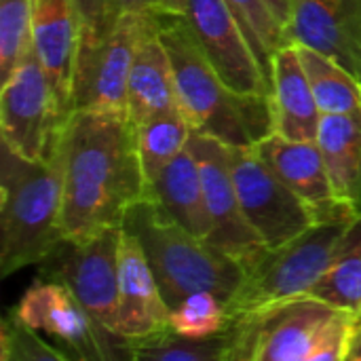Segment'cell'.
<instances>
[{"label":"cell","instance_id":"cell-13","mask_svg":"<svg viewBox=\"0 0 361 361\" xmlns=\"http://www.w3.org/2000/svg\"><path fill=\"white\" fill-rule=\"evenodd\" d=\"M338 313L315 298H298L252 324L228 328L239 338V361H305Z\"/></svg>","mask_w":361,"mask_h":361},{"label":"cell","instance_id":"cell-33","mask_svg":"<svg viewBox=\"0 0 361 361\" xmlns=\"http://www.w3.org/2000/svg\"><path fill=\"white\" fill-rule=\"evenodd\" d=\"M264 2L271 8V13L277 19V23L281 25V30H283L286 27V21H288V15H290V0H264Z\"/></svg>","mask_w":361,"mask_h":361},{"label":"cell","instance_id":"cell-23","mask_svg":"<svg viewBox=\"0 0 361 361\" xmlns=\"http://www.w3.org/2000/svg\"><path fill=\"white\" fill-rule=\"evenodd\" d=\"M296 49L322 114L361 112V80L355 74L315 49Z\"/></svg>","mask_w":361,"mask_h":361},{"label":"cell","instance_id":"cell-10","mask_svg":"<svg viewBox=\"0 0 361 361\" xmlns=\"http://www.w3.org/2000/svg\"><path fill=\"white\" fill-rule=\"evenodd\" d=\"M146 15L150 13L121 15L99 42L78 49L70 114L80 110L127 114L129 76Z\"/></svg>","mask_w":361,"mask_h":361},{"label":"cell","instance_id":"cell-8","mask_svg":"<svg viewBox=\"0 0 361 361\" xmlns=\"http://www.w3.org/2000/svg\"><path fill=\"white\" fill-rule=\"evenodd\" d=\"M123 228L63 239L40 264L38 277L66 288L95 319L116 332Z\"/></svg>","mask_w":361,"mask_h":361},{"label":"cell","instance_id":"cell-31","mask_svg":"<svg viewBox=\"0 0 361 361\" xmlns=\"http://www.w3.org/2000/svg\"><path fill=\"white\" fill-rule=\"evenodd\" d=\"M360 315H353L349 311H341L334 324L328 328L324 338L317 343V347L311 351V355L305 361H345L349 353L353 328Z\"/></svg>","mask_w":361,"mask_h":361},{"label":"cell","instance_id":"cell-17","mask_svg":"<svg viewBox=\"0 0 361 361\" xmlns=\"http://www.w3.org/2000/svg\"><path fill=\"white\" fill-rule=\"evenodd\" d=\"M80 47V21L72 0H34L32 49L70 114L72 82Z\"/></svg>","mask_w":361,"mask_h":361},{"label":"cell","instance_id":"cell-9","mask_svg":"<svg viewBox=\"0 0 361 361\" xmlns=\"http://www.w3.org/2000/svg\"><path fill=\"white\" fill-rule=\"evenodd\" d=\"M231 171L250 228L269 247H281L319 224V216L264 163L254 146H231Z\"/></svg>","mask_w":361,"mask_h":361},{"label":"cell","instance_id":"cell-1","mask_svg":"<svg viewBox=\"0 0 361 361\" xmlns=\"http://www.w3.org/2000/svg\"><path fill=\"white\" fill-rule=\"evenodd\" d=\"M63 235L85 239L123 228L148 197V184L127 114L72 112L63 135Z\"/></svg>","mask_w":361,"mask_h":361},{"label":"cell","instance_id":"cell-32","mask_svg":"<svg viewBox=\"0 0 361 361\" xmlns=\"http://www.w3.org/2000/svg\"><path fill=\"white\" fill-rule=\"evenodd\" d=\"M112 15L118 19L121 15H144V13H157L159 0H110Z\"/></svg>","mask_w":361,"mask_h":361},{"label":"cell","instance_id":"cell-5","mask_svg":"<svg viewBox=\"0 0 361 361\" xmlns=\"http://www.w3.org/2000/svg\"><path fill=\"white\" fill-rule=\"evenodd\" d=\"M355 218L319 222L281 247H267L245 271L241 288L226 305L231 326L252 324L281 305L307 298L326 275L341 239Z\"/></svg>","mask_w":361,"mask_h":361},{"label":"cell","instance_id":"cell-28","mask_svg":"<svg viewBox=\"0 0 361 361\" xmlns=\"http://www.w3.org/2000/svg\"><path fill=\"white\" fill-rule=\"evenodd\" d=\"M32 11L34 0H0V78L32 49Z\"/></svg>","mask_w":361,"mask_h":361},{"label":"cell","instance_id":"cell-19","mask_svg":"<svg viewBox=\"0 0 361 361\" xmlns=\"http://www.w3.org/2000/svg\"><path fill=\"white\" fill-rule=\"evenodd\" d=\"M167 110H180L176 99L173 70L159 34L157 13H150L144 19L135 59L131 66L127 116L131 123H140Z\"/></svg>","mask_w":361,"mask_h":361},{"label":"cell","instance_id":"cell-20","mask_svg":"<svg viewBox=\"0 0 361 361\" xmlns=\"http://www.w3.org/2000/svg\"><path fill=\"white\" fill-rule=\"evenodd\" d=\"M154 201L173 222L186 228L190 235L199 239H209L212 220L205 203L203 182L199 173V165L186 148L178 154L152 184H148V197Z\"/></svg>","mask_w":361,"mask_h":361},{"label":"cell","instance_id":"cell-35","mask_svg":"<svg viewBox=\"0 0 361 361\" xmlns=\"http://www.w3.org/2000/svg\"><path fill=\"white\" fill-rule=\"evenodd\" d=\"M188 6V0H159V11L157 13H167V15H184Z\"/></svg>","mask_w":361,"mask_h":361},{"label":"cell","instance_id":"cell-26","mask_svg":"<svg viewBox=\"0 0 361 361\" xmlns=\"http://www.w3.org/2000/svg\"><path fill=\"white\" fill-rule=\"evenodd\" d=\"M231 326L226 305L212 292H197L171 309L169 330L184 338L205 341L226 332Z\"/></svg>","mask_w":361,"mask_h":361},{"label":"cell","instance_id":"cell-18","mask_svg":"<svg viewBox=\"0 0 361 361\" xmlns=\"http://www.w3.org/2000/svg\"><path fill=\"white\" fill-rule=\"evenodd\" d=\"M273 133L296 142H315L322 112L300 63L296 44L288 42L271 59Z\"/></svg>","mask_w":361,"mask_h":361},{"label":"cell","instance_id":"cell-3","mask_svg":"<svg viewBox=\"0 0 361 361\" xmlns=\"http://www.w3.org/2000/svg\"><path fill=\"white\" fill-rule=\"evenodd\" d=\"M63 235V152L27 161L0 152V277L38 267Z\"/></svg>","mask_w":361,"mask_h":361},{"label":"cell","instance_id":"cell-2","mask_svg":"<svg viewBox=\"0 0 361 361\" xmlns=\"http://www.w3.org/2000/svg\"><path fill=\"white\" fill-rule=\"evenodd\" d=\"M157 23L171 61L178 108L192 133L233 148L254 146L273 133L271 99L235 95L197 44L184 15L157 13Z\"/></svg>","mask_w":361,"mask_h":361},{"label":"cell","instance_id":"cell-34","mask_svg":"<svg viewBox=\"0 0 361 361\" xmlns=\"http://www.w3.org/2000/svg\"><path fill=\"white\" fill-rule=\"evenodd\" d=\"M345 361H361V315L355 322L351 345H349V353H347V360Z\"/></svg>","mask_w":361,"mask_h":361},{"label":"cell","instance_id":"cell-22","mask_svg":"<svg viewBox=\"0 0 361 361\" xmlns=\"http://www.w3.org/2000/svg\"><path fill=\"white\" fill-rule=\"evenodd\" d=\"M307 298L361 315V214L341 239L332 264Z\"/></svg>","mask_w":361,"mask_h":361},{"label":"cell","instance_id":"cell-14","mask_svg":"<svg viewBox=\"0 0 361 361\" xmlns=\"http://www.w3.org/2000/svg\"><path fill=\"white\" fill-rule=\"evenodd\" d=\"M286 42L315 49L361 80V0H290Z\"/></svg>","mask_w":361,"mask_h":361},{"label":"cell","instance_id":"cell-4","mask_svg":"<svg viewBox=\"0 0 361 361\" xmlns=\"http://www.w3.org/2000/svg\"><path fill=\"white\" fill-rule=\"evenodd\" d=\"M123 228L140 241L171 309L197 292H212L228 305L245 279L239 262L209 241L190 235L150 199L127 214Z\"/></svg>","mask_w":361,"mask_h":361},{"label":"cell","instance_id":"cell-11","mask_svg":"<svg viewBox=\"0 0 361 361\" xmlns=\"http://www.w3.org/2000/svg\"><path fill=\"white\" fill-rule=\"evenodd\" d=\"M184 19L214 70L235 95L271 99L269 76L224 0H188Z\"/></svg>","mask_w":361,"mask_h":361},{"label":"cell","instance_id":"cell-29","mask_svg":"<svg viewBox=\"0 0 361 361\" xmlns=\"http://www.w3.org/2000/svg\"><path fill=\"white\" fill-rule=\"evenodd\" d=\"M0 361H68L47 338L21 324L11 311L0 324Z\"/></svg>","mask_w":361,"mask_h":361},{"label":"cell","instance_id":"cell-6","mask_svg":"<svg viewBox=\"0 0 361 361\" xmlns=\"http://www.w3.org/2000/svg\"><path fill=\"white\" fill-rule=\"evenodd\" d=\"M70 114L40 66L34 49L2 80L0 137L2 146L27 161H47L59 146Z\"/></svg>","mask_w":361,"mask_h":361},{"label":"cell","instance_id":"cell-7","mask_svg":"<svg viewBox=\"0 0 361 361\" xmlns=\"http://www.w3.org/2000/svg\"><path fill=\"white\" fill-rule=\"evenodd\" d=\"M11 313L68 361H131V341L108 330L57 283L36 277Z\"/></svg>","mask_w":361,"mask_h":361},{"label":"cell","instance_id":"cell-25","mask_svg":"<svg viewBox=\"0 0 361 361\" xmlns=\"http://www.w3.org/2000/svg\"><path fill=\"white\" fill-rule=\"evenodd\" d=\"M131 361H239V338L233 328L205 341L184 338L167 330L131 341Z\"/></svg>","mask_w":361,"mask_h":361},{"label":"cell","instance_id":"cell-12","mask_svg":"<svg viewBox=\"0 0 361 361\" xmlns=\"http://www.w3.org/2000/svg\"><path fill=\"white\" fill-rule=\"evenodd\" d=\"M188 148L199 165L212 220L207 241L247 271L264 254L267 245L250 228L241 212L231 171V146L216 137L192 133Z\"/></svg>","mask_w":361,"mask_h":361},{"label":"cell","instance_id":"cell-21","mask_svg":"<svg viewBox=\"0 0 361 361\" xmlns=\"http://www.w3.org/2000/svg\"><path fill=\"white\" fill-rule=\"evenodd\" d=\"M315 142L336 199L361 214V112L322 114Z\"/></svg>","mask_w":361,"mask_h":361},{"label":"cell","instance_id":"cell-24","mask_svg":"<svg viewBox=\"0 0 361 361\" xmlns=\"http://www.w3.org/2000/svg\"><path fill=\"white\" fill-rule=\"evenodd\" d=\"M133 129L146 184H152L157 176L188 148L192 137V129L180 110H167L133 123Z\"/></svg>","mask_w":361,"mask_h":361},{"label":"cell","instance_id":"cell-16","mask_svg":"<svg viewBox=\"0 0 361 361\" xmlns=\"http://www.w3.org/2000/svg\"><path fill=\"white\" fill-rule=\"evenodd\" d=\"M171 307L165 302L159 281L140 241L123 228L118 264L116 334L142 341L169 330Z\"/></svg>","mask_w":361,"mask_h":361},{"label":"cell","instance_id":"cell-15","mask_svg":"<svg viewBox=\"0 0 361 361\" xmlns=\"http://www.w3.org/2000/svg\"><path fill=\"white\" fill-rule=\"evenodd\" d=\"M254 150L319 216L322 222L351 220L360 216L336 199L317 142H296L271 133L256 142Z\"/></svg>","mask_w":361,"mask_h":361},{"label":"cell","instance_id":"cell-30","mask_svg":"<svg viewBox=\"0 0 361 361\" xmlns=\"http://www.w3.org/2000/svg\"><path fill=\"white\" fill-rule=\"evenodd\" d=\"M80 21V47H91L99 42L118 21L112 15L110 0H72Z\"/></svg>","mask_w":361,"mask_h":361},{"label":"cell","instance_id":"cell-27","mask_svg":"<svg viewBox=\"0 0 361 361\" xmlns=\"http://www.w3.org/2000/svg\"><path fill=\"white\" fill-rule=\"evenodd\" d=\"M224 2L231 6L233 15L243 27L262 70L267 72V76H271V59L275 51L288 44L283 30L273 17L271 8L267 6L264 0H224Z\"/></svg>","mask_w":361,"mask_h":361}]
</instances>
